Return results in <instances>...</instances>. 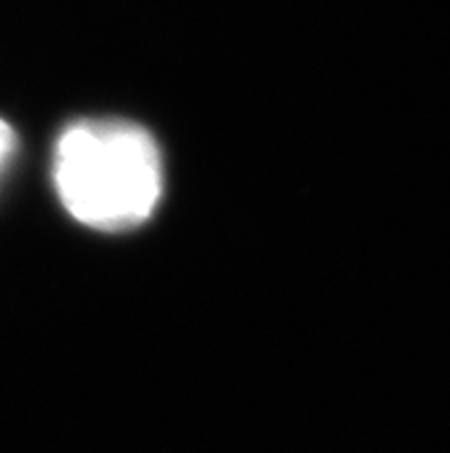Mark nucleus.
<instances>
[{
	"mask_svg": "<svg viewBox=\"0 0 450 453\" xmlns=\"http://www.w3.org/2000/svg\"><path fill=\"white\" fill-rule=\"evenodd\" d=\"M52 174L65 212L103 234L141 228L163 196L155 136L122 117L71 122L55 144Z\"/></svg>",
	"mask_w": 450,
	"mask_h": 453,
	"instance_id": "1",
	"label": "nucleus"
},
{
	"mask_svg": "<svg viewBox=\"0 0 450 453\" xmlns=\"http://www.w3.org/2000/svg\"><path fill=\"white\" fill-rule=\"evenodd\" d=\"M14 147H17V136L11 131V126L6 119H0V169L6 166V160L14 152Z\"/></svg>",
	"mask_w": 450,
	"mask_h": 453,
	"instance_id": "2",
	"label": "nucleus"
}]
</instances>
